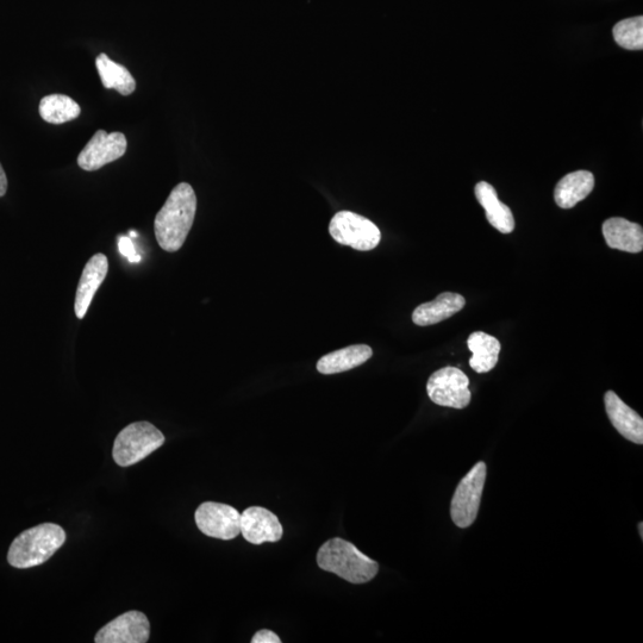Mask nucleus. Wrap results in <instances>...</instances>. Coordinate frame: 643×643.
I'll use <instances>...</instances> for the list:
<instances>
[{
  "mask_svg": "<svg viewBox=\"0 0 643 643\" xmlns=\"http://www.w3.org/2000/svg\"><path fill=\"white\" fill-rule=\"evenodd\" d=\"M196 212L197 197L192 186L181 183L174 187L154 222L156 241L164 251L176 253L184 246Z\"/></svg>",
  "mask_w": 643,
  "mask_h": 643,
  "instance_id": "1",
  "label": "nucleus"
},
{
  "mask_svg": "<svg viewBox=\"0 0 643 643\" xmlns=\"http://www.w3.org/2000/svg\"><path fill=\"white\" fill-rule=\"evenodd\" d=\"M317 565L321 570L334 573L346 582L365 584L377 576V561L360 552L352 542L335 538L318 549Z\"/></svg>",
  "mask_w": 643,
  "mask_h": 643,
  "instance_id": "2",
  "label": "nucleus"
},
{
  "mask_svg": "<svg viewBox=\"0 0 643 643\" xmlns=\"http://www.w3.org/2000/svg\"><path fill=\"white\" fill-rule=\"evenodd\" d=\"M65 541V530L58 524H39L18 535L11 543L9 564L21 570L45 564L64 546Z\"/></svg>",
  "mask_w": 643,
  "mask_h": 643,
  "instance_id": "3",
  "label": "nucleus"
},
{
  "mask_svg": "<svg viewBox=\"0 0 643 643\" xmlns=\"http://www.w3.org/2000/svg\"><path fill=\"white\" fill-rule=\"evenodd\" d=\"M164 443V434L152 423H131L117 435L112 457L118 466H133L158 451Z\"/></svg>",
  "mask_w": 643,
  "mask_h": 643,
  "instance_id": "4",
  "label": "nucleus"
},
{
  "mask_svg": "<svg viewBox=\"0 0 643 643\" xmlns=\"http://www.w3.org/2000/svg\"><path fill=\"white\" fill-rule=\"evenodd\" d=\"M329 233L342 246L360 252L372 251L382 240V233L372 221L351 211H340L329 224Z\"/></svg>",
  "mask_w": 643,
  "mask_h": 643,
  "instance_id": "5",
  "label": "nucleus"
},
{
  "mask_svg": "<svg viewBox=\"0 0 643 643\" xmlns=\"http://www.w3.org/2000/svg\"><path fill=\"white\" fill-rule=\"evenodd\" d=\"M486 464L480 461L466 474L458 485L451 504V516L455 526L471 527L477 520L486 480Z\"/></svg>",
  "mask_w": 643,
  "mask_h": 643,
  "instance_id": "6",
  "label": "nucleus"
},
{
  "mask_svg": "<svg viewBox=\"0 0 643 643\" xmlns=\"http://www.w3.org/2000/svg\"><path fill=\"white\" fill-rule=\"evenodd\" d=\"M470 379L457 367H445L430 376L427 392L440 407L465 409L471 403Z\"/></svg>",
  "mask_w": 643,
  "mask_h": 643,
  "instance_id": "7",
  "label": "nucleus"
},
{
  "mask_svg": "<svg viewBox=\"0 0 643 643\" xmlns=\"http://www.w3.org/2000/svg\"><path fill=\"white\" fill-rule=\"evenodd\" d=\"M195 520L198 529L210 538L229 541L241 533V514L227 504L205 502L196 510Z\"/></svg>",
  "mask_w": 643,
  "mask_h": 643,
  "instance_id": "8",
  "label": "nucleus"
},
{
  "mask_svg": "<svg viewBox=\"0 0 643 643\" xmlns=\"http://www.w3.org/2000/svg\"><path fill=\"white\" fill-rule=\"evenodd\" d=\"M128 142L122 133L108 134L105 130H98L87 143L78 156V165L81 170L93 172L101 170L127 152Z\"/></svg>",
  "mask_w": 643,
  "mask_h": 643,
  "instance_id": "9",
  "label": "nucleus"
},
{
  "mask_svg": "<svg viewBox=\"0 0 643 643\" xmlns=\"http://www.w3.org/2000/svg\"><path fill=\"white\" fill-rule=\"evenodd\" d=\"M151 624L141 611H128L106 624L96 635L97 643H146Z\"/></svg>",
  "mask_w": 643,
  "mask_h": 643,
  "instance_id": "10",
  "label": "nucleus"
},
{
  "mask_svg": "<svg viewBox=\"0 0 643 643\" xmlns=\"http://www.w3.org/2000/svg\"><path fill=\"white\" fill-rule=\"evenodd\" d=\"M243 539L253 545L282 540L284 530L277 515L262 507H251L243 511L240 523Z\"/></svg>",
  "mask_w": 643,
  "mask_h": 643,
  "instance_id": "11",
  "label": "nucleus"
},
{
  "mask_svg": "<svg viewBox=\"0 0 643 643\" xmlns=\"http://www.w3.org/2000/svg\"><path fill=\"white\" fill-rule=\"evenodd\" d=\"M109 272V261L106 255L98 253L87 262L79 280L74 303V311L79 320H83L99 287L103 284Z\"/></svg>",
  "mask_w": 643,
  "mask_h": 643,
  "instance_id": "12",
  "label": "nucleus"
},
{
  "mask_svg": "<svg viewBox=\"0 0 643 643\" xmlns=\"http://www.w3.org/2000/svg\"><path fill=\"white\" fill-rule=\"evenodd\" d=\"M605 410L611 423L624 439L642 445L643 420L638 412L629 408L614 391H608L604 397Z\"/></svg>",
  "mask_w": 643,
  "mask_h": 643,
  "instance_id": "13",
  "label": "nucleus"
},
{
  "mask_svg": "<svg viewBox=\"0 0 643 643\" xmlns=\"http://www.w3.org/2000/svg\"><path fill=\"white\" fill-rule=\"evenodd\" d=\"M603 235L610 248L627 253L642 252L643 230L638 223L621 217L610 218L603 224Z\"/></svg>",
  "mask_w": 643,
  "mask_h": 643,
  "instance_id": "14",
  "label": "nucleus"
},
{
  "mask_svg": "<svg viewBox=\"0 0 643 643\" xmlns=\"http://www.w3.org/2000/svg\"><path fill=\"white\" fill-rule=\"evenodd\" d=\"M465 304V298L458 293L443 292L435 301L420 305L412 314V322L420 327L433 326L458 314Z\"/></svg>",
  "mask_w": 643,
  "mask_h": 643,
  "instance_id": "15",
  "label": "nucleus"
},
{
  "mask_svg": "<svg viewBox=\"0 0 643 643\" xmlns=\"http://www.w3.org/2000/svg\"><path fill=\"white\" fill-rule=\"evenodd\" d=\"M477 201L483 206L491 226L502 234H510L515 229V218L513 211L508 205L499 201L495 187L482 181L476 185Z\"/></svg>",
  "mask_w": 643,
  "mask_h": 643,
  "instance_id": "16",
  "label": "nucleus"
},
{
  "mask_svg": "<svg viewBox=\"0 0 643 643\" xmlns=\"http://www.w3.org/2000/svg\"><path fill=\"white\" fill-rule=\"evenodd\" d=\"M595 186V177L588 171L567 174L555 187L554 198L560 208L572 209L590 195Z\"/></svg>",
  "mask_w": 643,
  "mask_h": 643,
  "instance_id": "17",
  "label": "nucleus"
},
{
  "mask_svg": "<svg viewBox=\"0 0 643 643\" xmlns=\"http://www.w3.org/2000/svg\"><path fill=\"white\" fill-rule=\"evenodd\" d=\"M370 346L354 345L324 355L317 362V371L322 374H337L353 370L372 358Z\"/></svg>",
  "mask_w": 643,
  "mask_h": 643,
  "instance_id": "18",
  "label": "nucleus"
},
{
  "mask_svg": "<svg viewBox=\"0 0 643 643\" xmlns=\"http://www.w3.org/2000/svg\"><path fill=\"white\" fill-rule=\"evenodd\" d=\"M467 346L473 354L470 359L472 370L477 373H488L496 367L501 352V343L489 334L476 332L467 340Z\"/></svg>",
  "mask_w": 643,
  "mask_h": 643,
  "instance_id": "19",
  "label": "nucleus"
},
{
  "mask_svg": "<svg viewBox=\"0 0 643 643\" xmlns=\"http://www.w3.org/2000/svg\"><path fill=\"white\" fill-rule=\"evenodd\" d=\"M99 77L108 90H116L122 96H130L136 89V81L126 67L112 61L108 55L101 54L96 60Z\"/></svg>",
  "mask_w": 643,
  "mask_h": 643,
  "instance_id": "20",
  "label": "nucleus"
},
{
  "mask_svg": "<svg viewBox=\"0 0 643 643\" xmlns=\"http://www.w3.org/2000/svg\"><path fill=\"white\" fill-rule=\"evenodd\" d=\"M81 109L78 103L65 95H51L41 99L40 115L43 121L62 124L76 120Z\"/></svg>",
  "mask_w": 643,
  "mask_h": 643,
  "instance_id": "21",
  "label": "nucleus"
},
{
  "mask_svg": "<svg viewBox=\"0 0 643 643\" xmlns=\"http://www.w3.org/2000/svg\"><path fill=\"white\" fill-rule=\"evenodd\" d=\"M614 39L618 46L629 51H642L643 17L628 18L614 27Z\"/></svg>",
  "mask_w": 643,
  "mask_h": 643,
  "instance_id": "22",
  "label": "nucleus"
},
{
  "mask_svg": "<svg viewBox=\"0 0 643 643\" xmlns=\"http://www.w3.org/2000/svg\"><path fill=\"white\" fill-rule=\"evenodd\" d=\"M118 245H120L118 246L120 247V252L124 255V257L128 258L130 262L141 261L140 255H137L135 251L133 241H131L128 236H122Z\"/></svg>",
  "mask_w": 643,
  "mask_h": 643,
  "instance_id": "23",
  "label": "nucleus"
},
{
  "mask_svg": "<svg viewBox=\"0 0 643 643\" xmlns=\"http://www.w3.org/2000/svg\"><path fill=\"white\" fill-rule=\"evenodd\" d=\"M282 640L272 630L262 629L253 636L252 643H280Z\"/></svg>",
  "mask_w": 643,
  "mask_h": 643,
  "instance_id": "24",
  "label": "nucleus"
},
{
  "mask_svg": "<svg viewBox=\"0 0 643 643\" xmlns=\"http://www.w3.org/2000/svg\"><path fill=\"white\" fill-rule=\"evenodd\" d=\"M6 191H8V178L2 164H0V197L5 196Z\"/></svg>",
  "mask_w": 643,
  "mask_h": 643,
  "instance_id": "25",
  "label": "nucleus"
},
{
  "mask_svg": "<svg viewBox=\"0 0 643 643\" xmlns=\"http://www.w3.org/2000/svg\"><path fill=\"white\" fill-rule=\"evenodd\" d=\"M639 527H640V536H641V539H642L643 538V534H642L643 533V530H642L643 523H640Z\"/></svg>",
  "mask_w": 643,
  "mask_h": 643,
  "instance_id": "26",
  "label": "nucleus"
},
{
  "mask_svg": "<svg viewBox=\"0 0 643 643\" xmlns=\"http://www.w3.org/2000/svg\"><path fill=\"white\" fill-rule=\"evenodd\" d=\"M130 236H131V237H135V236H136V233H135V232H130Z\"/></svg>",
  "mask_w": 643,
  "mask_h": 643,
  "instance_id": "27",
  "label": "nucleus"
}]
</instances>
